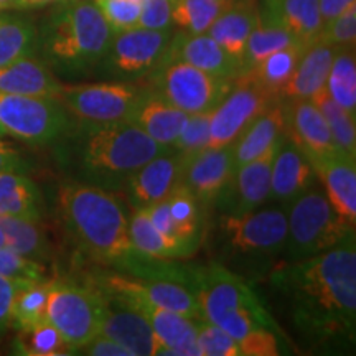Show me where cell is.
I'll return each mask as SVG.
<instances>
[{
    "label": "cell",
    "mask_w": 356,
    "mask_h": 356,
    "mask_svg": "<svg viewBox=\"0 0 356 356\" xmlns=\"http://www.w3.org/2000/svg\"><path fill=\"white\" fill-rule=\"evenodd\" d=\"M270 282L307 340L320 345L355 340V234L322 254L279 267Z\"/></svg>",
    "instance_id": "cell-1"
},
{
    "label": "cell",
    "mask_w": 356,
    "mask_h": 356,
    "mask_svg": "<svg viewBox=\"0 0 356 356\" xmlns=\"http://www.w3.org/2000/svg\"><path fill=\"white\" fill-rule=\"evenodd\" d=\"M58 165L71 180L99 186L104 190H124L129 177L149 160L165 152L144 131L131 122L71 124L68 132L55 144Z\"/></svg>",
    "instance_id": "cell-2"
},
{
    "label": "cell",
    "mask_w": 356,
    "mask_h": 356,
    "mask_svg": "<svg viewBox=\"0 0 356 356\" xmlns=\"http://www.w3.org/2000/svg\"><path fill=\"white\" fill-rule=\"evenodd\" d=\"M56 211L71 243L89 259L115 267L136 252L126 207L111 190L65 181L56 191Z\"/></svg>",
    "instance_id": "cell-3"
},
{
    "label": "cell",
    "mask_w": 356,
    "mask_h": 356,
    "mask_svg": "<svg viewBox=\"0 0 356 356\" xmlns=\"http://www.w3.org/2000/svg\"><path fill=\"white\" fill-rule=\"evenodd\" d=\"M113 30L95 0L58 2L38 25L37 55L61 78L96 73Z\"/></svg>",
    "instance_id": "cell-4"
},
{
    "label": "cell",
    "mask_w": 356,
    "mask_h": 356,
    "mask_svg": "<svg viewBox=\"0 0 356 356\" xmlns=\"http://www.w3.org/2000/svg\"><path fill=\"white\" fill-rule=\"evenodd\" d=\"M186 270L188 287L195 293L203 320L220 327L236 341L262 328L279 332L254 289L241 274L218 262L186 266Z\"/></svg>",
    "instance_id": "cell-5"
},
{
    "label": "cell",
    "mask_w": 356,
    "mask_h": 356,
    "mask_svg": "<svg viewBox=\"0 0 356 356\" xmlns=\"http://www.w3.org/2000/svg\"><path fill=\"white\" fill-rule=\"evenodd\" d=\"M286 236L287 213L280 208L221 215L218 221V241L225 259L251 273L273 267L274 257L284 252Z\"/></svg>",
    "instance_id": "cell-6"
},
{
    "label": "cell",
    "mask_w": 356,
    "mask_h": 356,
    "mask_svg": "<svg viewBox=\"0 0 356 356\" xmlns=\"http://www.w3.org/2000/svg\"><path fill=\"white\" fill-rule=\"evenodd\" d=\"M284 252L289 262L322 254L355 234V226L338 216L327 195L317 186L289 203Z\"/></svg>",
    "instance_id": "cell-7"
},
{
    "label": "cell",
    "mask_w": 356,
    "mask_h": 356,
    "mask_svg": "<svg viewBox=\"0 0 356 356\" xmlns=\"http://www.w3.org/2000/svg\"><path fill=\"white\" fill-rule=\"evenodd\" d=\"M102 297L91 282L50 280L47 320L60 332L71 353H78L101 330Z\"/></svg>",
    "instance_id": "cell-8"
},
{
    "label": "cell",
    "mask_w": 356,
    "mask_h": 356,
    "mask_svg": "<svg viewBox=\"0 0 356 356\" xmlns=\"http://www.w3.org/2000/svg\"><path fill=\"white\" fill-rule=\"evenodd\" d=\"M71 124L73 119L56 97L0 92V127L26 145H53Z\"/></svg>",
    "instance_id": "cell-9"
},
{
    "label": "cell",
    "mask_w": 356,
    "mask_h": 356,
    "mask_svg": "<svg viewBox=\"0 0 356 356\" xmlns=\"http://www.w3.org/2000/svg\"><path fill=\"white\" fill-rule=\"evenodd\" d=\"M173 30H152L144 26L113 32L109 48L96 73L115 81H144L163 63Z\"/></svg>",
    "instance_id": "cell-10"
},
{
    "label": "cell",
    "mask_w": 356,
    "mask_h": 356,
    "mask_svg": "<svg viewBox=\"0 0 356 356\" xmlns=\"http://www.w3.org/2000/svg\"><path fill=\"white\" fill-rule=\"evenodd\" d=\"M144 81L145 89L186 114L210 113L233 84V79L216 78L184 61H163Z\"/></svg>",
    "instance_id": "cell-11"
},
{
    "label": "cell",
    "mask_w": 356,
    "mask_h": 356,
    "mask_svg": "<svg viewBox=\"0 0 356 356\" xmlns=\"http://www.w3.org/2000/svg\"><path fill=\"white\" fill-rule=\"evenodd\" d=\"M145 88L132 83L111 81L92 84H61L56 99L74 122L111 124L129 122Z\"/></svg>",
    "instance_id": "cell-12"
},
{
    "label": "cell",
    "mask_w": 356,
    "mask_h": 356,
    "mask_svg": "<svg viewBox=\"0 0 356 356\" xmlns=\"http://www.w3.org/2000/svg\"><path fill=\"white\" fill-rule=\"evenodd\" d=\"M277 101L248 74H239L228 95L211 111L208 147L233 145L244 129Z\"/></svg>",
    "instance_id": "cell-13"
},
{
    "label": "cell",
    "mask_w": 356,
    "mask_h": 356,
    "mask_svg": "<svg viewBox=\"0 0 356 356\" xmlns=\"http://www.w3.org/2000/svg\"><path fill=\"white\" fill-rule=\"evenodd\" d=\"M150 221L181 257L197 252L203 239V207L195 195L180 184L168 198L147 208Z\"/></svg>",
    "instance_id": "cell-14"
},
{
    "label": "cell",
    "mask_w": 356,
    "mask_h": 356,
    "mask_svg": "<svg viewBox=\"0 0 356 356\" xmlns=\"http://www.w3.org/2000/svg\"><path fill=\"white\" fill-rule=\"evenodd\" d=\"M101 289V287H97ZM101 291L113 293L134 309L139 310L150 323L155 338L160 343V355H178V356H202L197 341L198 320L186 317L184 314L172 312L152 304L139 293L131 291Z\"/></svg>",
    "instance_id": "cell-15"
},
{
    "label": "cell",
    "mask_w": 356,
    "mask_h": 356,
    "mask_svg": "<svg viewBox=\"0 0 356 356\" xmlns=\"http://www.w3.org/2000/svg\"><path fill=\"white\" fill-rule=\"evenodd\" d=\"M279 142L261 157L236 168L233 177L215 200V207L222 215H244L261 208L269 200L270 170Z\"/></svg>",
    "instance_id": "cell-16"
},
{
    "label": "cell",
    "mask_w": 356,
    "mask_h": 356,
    "mask_svg": "<svg viewBox=\"0 0 356 356\" xmlns=\"http://www.w3.org/2000/svg\"><path fill=\"white\" fill-rule=\"evenodd\" d=\"M97 291L102 297L101 335L118 341L119 345L131 351L132 356L160 355L159 340L155 338L152 327L144 315L113 293L101 291V289Z\"/></svg>",
    "instance_id": "cell-17"
},
{
    "label": "cell",
    "mask_w": 356,
    "mask_h": 356,
    "mask_svg": "<svg viewBox=\"0 0 356 356\" xmlns=\"http://www.w3.org/2000/svg\"><path fill=\"white\" fill-rule=\"evenodd\" d=\"M184 163L185 160L180 155L167 149L134 172L124 185L132 210H147L170 197L172 191L181 184Z\"/></svg>",
    "instance_id": "cell-18"
},
{
    "label": "cell",
    "mask_w": 356,
    "mask_h": 356,
    "mask_svg": "<svg viewBox=\"0 0 356 356\" xmlns=\"http://www.w3.org/2000/svg\"><path fill=\"white\" fill-rule=\"evenodd\" d=\"M236 170L233 145L207 147L185 160L181 184L188 188L202 207L215 203Z\"/></svg>",
    "instance_id": "cell-19"
},
{
    "label": "cell",
    "mask_w": 356,
    "mask_h": 356,
    "mask_svg": "<svg viewBox=\"0 0 356 356\" xmlns=\"http://www.w3.org/2000/svg\"><path fill=\"white\" fill-rule=\"evenodd\" d=\"M312 185H315V170L309 157L300 145L284 134L270 170L269 198L289 204Z\"/></svg>",
    "instance_id": "cell-20"
},
{
    "label": "cell",
    "mask_w": 356,
    "mask_h": 356,
    "mask_svg": "<svg viewBox=\"0 0 356 356\" xmlns=\"http://www.w3.org/2000/svg\"><path fill=\"white\" fill-rule=\"evenodd\" d=\"M163 61H184L229 81L241 74L239 65L208 33H173Z\"/></svg>",
    "instance_id": "cell-21"
},
{
    "label": "cell",
    "mask_w": 356,
    "mask_h": 356,
    "mask_svg": "<svg viewBox=\"0 0 356 356\" xmlns=\"http://www.w3.org/2000/svg\"><path fill=\"white\" fill-rule=\"evenodd\" d=\"M315 177L320 178L325 186V195L338 213L348 225L355 226L356 221V165L355 159L343 154L314 157L307 155Z\"/></svg>",
    "instance_id": "cell-22"
},
{
    "label": "cell",
    "mask_w": 356,
    "mask_h": 356,
    "mask_svg": "<svg viewBox=\"0 0 356 356\" xmlns=\"http://www.w3.org/2000/svg\"><path fill=\"white\" fill-rule=\"evenodd\" d=\"M286 104V136L300 145L307 155L323 157L338 152L328 124L310 99L284 101Z\"/></svg>",
    "instance_id": "cell-23"
},
{
    "label": "cell",
    "mask_w": 356,
    "mask_h": 356,
    "mask_svg": "<svg viewBox=\"0 0 356 356\" xmlns=\"http://www.w3.org/2000/svg\"><path fill=\"white\" fill-rule=\"evenodd\" d=\"M188 115L163 97L145 89V95L136 106L129 122L144 131L159 145L170 149L180 136Z\"/></svg>",
    "instance_id": "cell-24"
},
{
    "label": "cell",
    "mask_w": 356,
    "mask_h": 356,
    "mask_svg": "<svg viewBox=\"0 0 356 356\" xmlns=\"http://www.w3.org/2000/svg\"><path fill=\"white\" fill-rule=\"evenodd\" d=\"M286 104L284 101L274 102L257 115L244 129L239 139L233 144L234 167H241L262 154H266L286 134Z\"/></svg>",
    "instance_id": "cell-25"
},
{
    "label": "cell",
    "mask_w": 356,
    "mask_h": 356,
    "mask_svg": "<svg viewBox=\"0 0 356 356\" xmlns=\"http://www.w3.org/2000/svg\"><path fill=\"white\" fill-rule=\"evenodd\" d=\"M257 24H259V3L257 0H244V2L231 3L213 22L207 33L241 68L248 38Z\"/></svg>",
    "instance_id": "cell-26"
},
{
    "label": "cell",
    "mask_w": 356,
    "mask_h": 356,
    "mask_svg": "<svg viewBox=\"0 0 356 356\" xmlns=\"http://www.w3.org/2000/svg\"><path fill=\"white\" fill-rule=\"evenodd\" d=\"M338 48L317 38L305 48L291 81L284 88L280 101L310 99L318 89L327 86L333 56Z\"/></svg>",
    "instance_id": "cell-27"
},
{
    "label": "cell",
    "mask_w": 356,
    "mask_h": 356,
    "mask_svg": "<svg viewBox=\"0 0 356 356\" xmlns=\"http://www.w3.org/2000/svg\"><path fill=\"white\" fill-rule=\"evenodd\" d=\"M61 83L38 55L25 56L0 66V92L55 97Z\"/></svg>",
    "instance_id": "cell-28"
},
{
    "label": "cell",
    "mask_w": 356,
    "mask_h": 356,
    "mask_svg": "<svg viewBox=\"0 0 356 356\" xmlns=\"http://www.w3.org/2000/svg\"><path fill=\"white\" fill-rule=\"evenodd\" d=\"M259 15L277 22L305 44L315 42L323 30L318 0H262Z\"/></svg>",
    "instance_id": "cell-29"
},
{
    "label": "cell",
    "mask_w": 356,
    "mask_h": 356,
    "mask_svg": "<svg viewBox=\"0 0 356 356\" xmlns=\"http://www.w3.org/2000/svg\"><path fill=\"white\" fill-rule=\"evenodd\" d=\"M42 190L22 172L0 173V216L43 221Z\"/></svg>",
    "instance_id": "cell-30"
},
{
    "label": "cell",
    "mask_w": 356,
    "mask_h": 356,
    "mask_svg": "<svg viewBox=\"0 0 356 356\" xmlns=\"http://www.w3.org/2000/svg\"><path fill=\"white\" fill-rule=\"evenodd\" d=\"M0 228L6 236V246L12 251L42 264L53 259V246L43 221L0 216Z\"/></svg>",
    "instance_id": "cell-31"
},
{
    "label": "cell",
    "mask_w": 356,
    "mask_h": 356,
    "mask_svg": "<svg viewBox=\"0 0 356 356\" xmlns=\"http://www.w3.org/2000/svg\"><path fill=\"white\" fill-rule=\"evenodd\" d=\"M307 47L309 44L305 43L289 44V47L282 48V50L274 51L273 55L264 58L254 68L243 74H248L249 78L254 79L264 91L280 101V95H282L287 83L291 81L293 71H296L297 65H299Z\"/></svg>",
    "instance_id": "cell-32"
},
{
    "label": "cell",
    "mask_w": 356,
    "mask_h": 356,
    "mask_svg": "<svg viewBox=\"0 0 356 356\" xmlns=\"http://www.w3.org/2000/svg\"><path fill=\"white\" fill-rule=\"evenodd\" d=\"M38 25L19 13L0 15V66L37 55Z\"/></svg>",
    "instance_id": "cell-33"
},
{
    "label": "cell",
    "mask_w": 356,
    "mask_h": 356,
    "mask_svg": "<svg viewBox=\"0 0 356 356\" xmlns=\"http://www.w3.org/2000/svg\"><path fill=\"white\" fill-rule=\"evenodd\" d=\"M48 292H50V279L22 282L13 296L10 327L15 330H24L44 322Z\"/></svg>",
    "instance_id": "cell-34"
},
{
    "label": "cell",
    "mask_w": 356,
    "mask_h": 356,
    "mask_svg": "<svg viewBox=\"0 0 356 356\" xmlns=\"http://www.w3.org/2000/svg\"><path fill=\"white\" fill-rule=\"evenodd\" d=\"M293 43L300 42L287 29H284L277 22L259 15V24L254 26V30L248 38L241 63V74L254 68L257 63H261L264 58L273 55L274 51L282 50V48Z\"/></svg>",
    "instance_id": "cell-35"
},
{
    "label": "cell",
    "mask_w": 356,
    "mask_h": 356,
    "mask_svg": "<svg viewBox=\"0 0 356 356\" xmlns=\"http://www.w3.org/2000/svg\"><path fill=\"white\" fill-rule=\"evenodd\" d=\"M310 101L317 106L320 113L330 129L333 142H335L338 152L346 155V157L356 159V126L355 115L346 113V111L338 106L328 92L327 86L318 89Z\"/></svg>",
    "instance_id": "cell-36"
},
{
    "label": "cell",
    "mask_w": 356,
    "mask_h": 356,
    "mask_svg": "<svg viewBox=\"0 0 356 356\" xmlns=\"http://www.w3.org/2000/svg\"><path fill=\"white\" fill-rule=\"evenodd\" d=\"M229 0H172V24L190 35L207 33L218 17L228 8Z\"/></svg>",
    "instance_id": "cell-37"
},
{
    "label": "cell",
    "mask_w": 356,
    "mask_h": 356,
    "mask_svg": "<svg viewBox=\"0 0 356 356\" xmlns=\"http://www.w3.org/2000/svg\"><path fill=\"white\" fill-rule=\"evenodd\" d=\"M129 236L134 251L142 256L165 261L181 257L180 251L170 241H167L152 225L145 208L132 210V215L129 216Z\"/></svg>",
    "instance_id": "cell-38"
},
{
    "label": "cell",
    "mask_w": 356,
    "mask_h": 356,
    "mask_svg": "<svg viewBox=\"0 0 356 356\" xmlns=\"http://www.w3.org/2000/svg\"><path fill=\"white\" fill-rule=\"evenodd\" d=\"M327 89L338 106L356 118L355 48H338L328 73Z\"/></svg>",
    "instance_id": "cell-39"
},
{
    "label": "cell",
    "mask_w": 356,
    "mask_h": 356,
    "mask_svg": "<svg viewBox=\"0 0 356 356\" xmlns=\"http://www.w3.org/2000/svg\"><path fill=\"white\" fill-rule=\"evenodd\" d=\"M17 332H19V335H17L15 343H13L17 353L26 356L71 355L60 332L48 320Z\"/></svg>",
    "instance_id": "cell-40"
},
{
    "label": "cell",
    "mask_w": 356,
    "mask_h": 356,
    "mask_svg": "<svg viewBox=\"0 0 356 356\" xmlns=\"http://www.w3.org/2000/svg\"><path fill=\"white\" fill-rule=\"evenodd\" d=\"M210 122H211V111L210 113L190 114L186 119L180 136L173 142L170 150L177 152L181 159L186 160L191 155L202 152L207 149L210 142Z\"/></svg>",
    "instance_id": "cell-41"
},
{
    "label": "cell",
    "mask_w": 356,
    "mask_h": 356,
    "mask_svg": "<svg viewBox=\"0 0 356 356\" xmlns=\"http://www.w3.org/2000/svg\"><path fill=\"white\" fill-rule=\"evenodd\" d=\"M0 275L17 280V282L48 279L44 264L29 259V257L12 251L7 246L0 248Z\"/></svg>",
    "instance_id": "cell-42"
},
{
    "label": "cell",
    "mask_w": 356,
    "mask_h": 356,
    "mask_svg": "<svg viewBox=\"0 0 356 356\" xmlns=\"http://www.w3.org/2000/svg\"><path fill=\"white\" fill-rule=\"evenodd\" d=\"M197 341L202 356H241L238 341L207 320H198Z\"/></svg>",
    "instance_id": "cell-43"
},
{
    "label": "cell",
    "mask_w": 356,
    "mask_h": 356,
    "mask_svg": "<svg viewBox=\"0 0 356 356\" xmlns=\"http://www.w3.org/2000/svg\"><path fill=\"white\" fill-rule=\"evenodd\" d=\"M95 3L113 32H122L139 26V0H95Z\"/></svg>",
    "instance_id": "cell-44"
},
{
    "label": "cell",
    "mask_w": 356,
    "mask_h": 356,
    "mask_svg": "<svg viewBox=\"0 0 356 356\" xmlns=\"http://www.w3.org/2000/svg\"><path fill=\"white\" fill-rule=\"evenodd\" d=\"M335 48H355L356 43V3L341 12L337 19L323 26L320 37Z\"/></svg>",
    "instance_id": "cell-45"
},
{
    "label": "cell",
    "mask_w": 356,
    "mask_h": 356,
    "mask_svg": "<svg viewBox=\"0 0 356 356\" xmlns=\"http://www.w3.org/2000/svg\"><path fill=\"white\" fill-rule=\"evenodd\" d=\"M241 356H277L280 355V346L277 335L274 330H256L238 341Z\"/></svg>",
    "instance_id": "cell-46"
},
{
    "label": "cell",
    "mask_w": 356,
    "mask_h": 356,
    "mask_svg": "<svg viewBox=\"0 0 356 356\" xmlns=\"http://www.w3.org/2000/svg\"><path fill=\"white\" fill-rule=\"evenodd\" d=\"M20 284L22 282L0 275V338L6 335L8 328H10L12 302Z\"/></svg>",
    "instance_id": "cell-47"
},
{
    "label": "cell",
    "mask_w": 356,
    "mask_h": 356,
    "mask_svg": "<svg viewBox=\"0 0 356 356\" xmlns=\"http://www.w3.org/2000/svg\"><path fill=\"white\" fill-rule=\"evenodd\" d=\"M78 353L91 355V356H132L131 351L119 345L118 341L111 340L104 335H96L89 343L83 346Z\"/></svg>",
    "instance_id": "cell-48"
},
{
    "label": "cell",
    "mask_w": 356,
    "mask_h": 356,
    "mask_svg": "<svg viewBox=\"0 0 356 356\" xmlns=\"http://www.w3.org/2000/svg\"><path fill=\"white\" fill-rule=\"evenodd\" d=\"M25 165L22 155L15 147L8 145L0 139V173L2 172H24Z\"/></svg>",
    "instance_id": "cell-49"
},
{
    "label": "cell",
    "mask_w": 356,
    "mask_h": 356,
    "mask_svg": "<svg viewBox=\"0 0 356 356\" xmlns=\"http://www.w3.org/2000/svg\"><path fill=\"white\" fill-rule=\"evenodd\" d=\"M355 3L356 0H318V8L323 20V26L330 24L341 12H345L346 8L355 6Z\"/></svg>",
    "instance_id": "cell-50"
},
{
    "label": "cell",
    "mask_w": 356,
    "mask_h": 356,
    "mask_svg": "<svg viewBox=\"0 0 356 356\" xmlns=\"http://www.w3.org/2000/svg\"><path fill=\"white\" fill-rule=\"evenodd\" d=\"M61 0H17V10H37L48 6H55Z\"/></svg>",
    "instance_id": "cell-51"
},
{
    "label": "cell",
    "mask_w": 356,
    "mask_h": 356,
    "mask_svg": "<svg viewBox=\"0 0 356 356\" xmlns=\"http://www.w3.org/2000/svg\"><path fill=\"white\" fill-rule=\"evenodd\" d=\"M17 10V0H0V12L2 10Z\"/></svg>",
    "instance_id": "cell-52"
},
{
    "label": "cell",
    "mask_w": 356,
    "mask_h": 356,
    "mask_svg": "<svg viewBox=\"0 0 356 356\" xmlns=\"http://www.w3.org/2000/svg\"><path fill=\"white\" fill-rule=\"evenodd\" d=\"M6 246V236H3V231L0 228V248Z\"/></svg>",
    "instance_id": "cell-53"
},
{
    "label": "cell",
    "mask_w": 356,
    "mask_h": 356,
    "mask_svg": "<svg viewBox=\"0 0 356 356\" xmlns=\"http://www.w3.org/2000/svg\"><path fill=\"white\" fill-rule=\"evenodd\" d=\"M3 136H6V132H3V131H2V127H0V139H2Z\"/></svg>",
    "instance_id": "cell-54"
},
{
    "label": "cell",
    "mask_w": 356,
    "mask_h": 356,
    "mask_svg": "<svg viewBox=\"0 0 356 356\" xmlns=\"http://www.w3.org/2000/svg\"><path fill=\"white\" fill-rule=\"evenodd\" d=\"M61 2H76V0H61Z\"/></svg>",
    "instance_id": "cell-55"
},
{
    "label": "cell",
    "mask_w": 356,
    "mask_h": 356,
    "mask_svg": "<svg viewBox=\"0 0 356 356\" xmlns=\"http://www.w3.org/2000/svg\"><path fill=\"white\" fill-rule=\"evenodd\" d=\"M229 2H244V0H229Z\"/></svg>",
    "instance_id": "cell-56"
}]
</instances>
